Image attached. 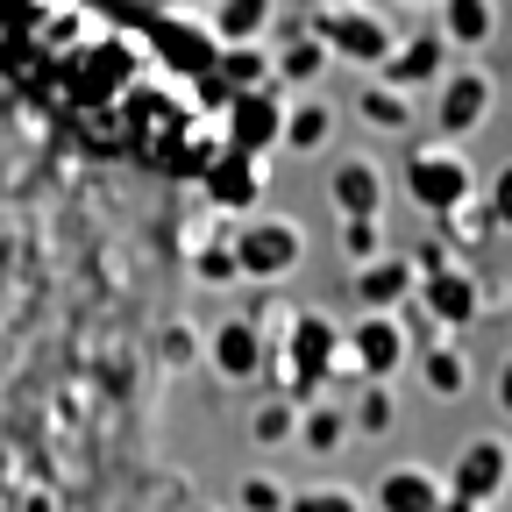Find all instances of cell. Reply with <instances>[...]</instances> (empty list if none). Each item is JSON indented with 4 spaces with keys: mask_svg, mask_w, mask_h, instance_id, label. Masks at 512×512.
Segmentation results:
<instances>
[{
    "mask_svg": "<svg viewBox=\"0 0 512 512\" xmlns=\"http://www.w3.org/2000/svg\"><path fill=\"white\" fill-rule=\"evenodd\" d=\"M285 363H292L285 399H292V406L320 399V384H328L335 370H349V363H342V328H335L328 313H292V328H285Z\"/></svg>",
    "mask_w": 512,
    "mask_h": 512,
    "instance_id": "1",
    "label": "cell"
},
{
    "mask_svg": "<svg viewBox=\"0 0 512 512\" xmlns=\"http://www.w3.org/2000/svg\"><path fill=\"white\" fill-rule=\"evenodd\" d=\"M420 285H413V299H420V313L434 320L441 335H463L470 320L484 313V292H477V278L463 271V264H448L441 249H420Z\"/></svg>",
    "mask_w": 512,
    "mask_h": 512,
    "instance_id": "2",
    "label": "cell"
},
{
    "mask_svg": "<svg viewBox=\"0 0 512 512\" xmlns=\"http://www.w3.org/2000/svg\"><path fill=\"white\" fill-rule=\"evenodd\" d=\"M406 192L427 207V214H456V207H470L477 200V171H470V157L463 150H448V143H434V150H413V164H406Z\"/></svg>",
    "mask_w": 512,
    "mask_h": 512,
    "instance_id": "3",
    "label": "cell"
},
{
    "mask_svg": "<svg viewBox=\"0 0 512 512\" xmlns=\"http://www.w3.org/2000/svg\"><path fill=\"white\" fill-rule=\"evenodd\" d=\"M228 249H235V271H242V278L271 285V278H292V271H299V256H306V235H299V221H278V214H264V221H242Z\"/></svg>",
    "mask_w": 512,
    "mask_h": 512,
    "instance_id": "4",
    "label": "cell"
},
{
    "mask_svg": "<svg viewBox=\"0 0 512 512\" xmlns=\"http://www.w3.org/2000/svg\"><path fill=\"white\" fill-rule=\"evenodd\" d=\"M441 484L456 491V498H470V505H498L505 484H512V441L505 434H470L456 448V463H448Z\"/></svg>",
    "mask_w": 512,
    "mask_h": 512,
    "instance_id": "5",
    "label": "cell"
},
{
    "mask_svg": "<svg viewBox=\"0 0 512 512\" xmlns=\"http://www.w3.org/2000/svg\"><path fill=\"white\" fill-rule=\"evenodd\" d=\"M406 356H413V349H406L399 313H356V328L342 335V363L363 370V384H392Z\"/></svg>",
    "mask_w": 512,
    "mask_h": 512,
    "instance_id": "6",
    "label": "cell"
},
{
    "mask_svg": "<svg viewBox=\"0 0 512 512\" xmlns=\"http://www.w3.org/2000/svg\"><path fill=\"white\" fill-rule=\"evenodd\" d=\"M313 36H320V50L328 57H349V64H384L392 57V29H384L370 8H320L313 15Z\"/></svg>",
    "mask_w": 512,
    "mask_h": 512,
    "instance_id": "7",
    "label": "cell"
},
{
    "mask_svg": "<svg viewBox=\"0 0 512 512\" xmlns=\"http://www.w3.org/2000/svg\"><path fill=\"white\" fill-rule=\"evenodd\" d=\"M491 79L484 72H448L441 79V100H434V128H441V136L448 143H463V136H477V128L491 121Z\"/></svg>",
    "mask_w": 512,
    "mask_h": 512,
    "instance_id": "8",
    "label": "cell"
},
{
    "mask_svg": "<svg viewBox=\"0 0 512 512\" xmlns=\"http://www.w3.org/2000/svg\"><path fill=\"white\" fill-rule=\"evenodd\" d=\"M441 498H448V484L427 463H392V470L370 484V505L377 512H441Z\"/></svg>",
    "mask_w": 512,
    "mask_h": 512,
    "instance_id": "9",
    "label": "cell"
},
{
    "mask_svg": "<svg viewBox=\"0 0 512 512\" xmlns=\"http://www.w3.org/2000/svg\"><path fill=\"white\" fill-rule=\"evenodd\" d=\"M328 200H335L342 221H377L384 214V171L370 157H342L328 171Z\"/></svg>",
    "mask_w": 512,
    "mask_h": 512,
    "instance_id": "10",
    "label": "cell"
},
{
    "mask_svg": "<svg viewBox=\"0 0 512 512\" xmlns=\"http://www.w3.org/2000/svg\"><path fill=\"white\" fill-rule=\"evenodd\" d=\"M228 136H235V157H264L271 143H285V107H278V93H242L235 100V114H228Z\"/></svg>",
    "mask_w": 512,
    "mask_h": 512,
    "instance_id": "11",
    "label": "cell"
},
{
    "mask_svg": "<svg viewBox=\"0 0 512 512\" xmlns=\"http://www.w3.org/2000/svg\"><path fill=\"white\" fill-rule=\"evenodd\" d=\"M413 285H420V271L406 264V256H377V264L356 271V306L363 313H399L413 299Z\"/></svg>",
    "mask_w": 512,
    "mask_h": 512,
    "instance_id": "12",
    "label": "cell"
},
{
    "mask_svg": "<svg viewBox=\"0 0 512 512\" xmlns=\"http://www.w3.org/2000/svg\"><path fill=\"white\" fill-rule=\"evenodd\" d=\"M441 64H448V43L441 36H413V43H392V57L377 64V86H392V93H413L427 79H441Z\"/></svg>",
    "mask_w": 512,
    "mask_h": 512,
    "instance_id": "13",
    "label": "cell"
},
{
    "mask_svg": "<svg viewBox=\"0 0 512 512\" xmlns=\"http://www.w3.org/2000/svg\"><path fill=\"white\" fill-rule=\"evenodd\" d=\"M207 363H214L228 384H249L256 363H264V335H256V320H221L214 342H207Z\"/></svg>",
    "mask_w": 512,
    "mask_h": 512,
    "instance_id": "14",
    "label": "cell"
},
{
    "mask_svg": "<svg viewBox=\"0 0 512 512\" xmlns=\"http://www.w3.org/2000/svg\"><path fill=\"white\" fill-rule=\"evenodd\" d=\"M292 441L306 448V456H342V448H349V406H335L328 392L306 399V406H299V434H292Z\"/></svg>",
    "mask_w": 512,
    "mask_h": 512,
    "instance_id": "15",
    "label": "cell"
},
{
    "mask_svg": "<svg viewBox=\"0 0 512 512\" xmlns=\"http://www.w3.org/2000/svg\"><path fill=\"white\" fill-rule=\"evenodd\" d=\"M441 8V43L448 50H477V43H491V29H498V8L491 0H434Z\"/></svg>",
    "mask_w": 512,
    "mask_h": 512,
    "instance_id": "16",
    "label": "cell"
},
{
    "mask_svg": "<svg viewBox=\"0 0 512 512\" xmlns=\"http://www.w3.org/2000/svg\"><path fill=\"white\" fill-rule=\"evenodd\" d=\"M420 377H427L434 399H463L470 392V356L456 342H434V349H420Z\"/></svg>",
    "mask_w": 512,
    "mask_h": 512,
    "instance_id": "17",
    "label": "cell"
},
{
    "mask_svg": "<svg viewBox=\"0 0 512 512\" xmlns=\"http://www.w3.org/2000/svg\"><path fill=\"white\" fill-rule=\"evenodd\" d=\"M271 72H278L285 86H313L320 72H328V50H320V36H313V29H292V36H285V50L271 57Z\"/></svg>",
    "mask_w": 512,
    "mask_h": 512,
    "instance_id": "18",
    "label": "cell"
},
{
    "mask_svg": "<svg viewBox=\"0 0 512 512\" xmlns=\"http://www.w3.org/2000/svg\"><path fill=\"white\" fill-rule=\"evenodd\" d=\"M392 420H399V399H392V384H356L349 434H392Z\"/></svg>",
    "mask_w": 512,
    "mask_h": 512,
    "instance_id": "19",
    "label": "cell"
},
{
    "mask_svg": "<svg viewBox=\"0 0 512 512\" xmlns=\"http://www.w3.org/2000/svg\"><path fill=\"white\" fill-rule=\"evenodd\" d=\"M214 29H221V43H256L271 29V0H221Z\"/></svg>",
    "mask_w": 512,
    "mask_h": 512,
    "instance_id": "20",
    "label": "cell"
},
{
    "mask_svg": "<svg viewBox=\"0 0 512 512\" xmlns=\"http://www.w3.org/2000/svg\"><path fill=\"white\" fill-rule=\"evenodd\" d=\"M356 114H363L370 128H384V136H406V128H413V100L392 93V86H370V93L356 100Z\"/></svg>",
    "mask_w": 512,
    "mask_h": 512,
    "instance_id": "21",
    "label": "cell"
},
{
    "mask_svg": "<svg viewBox=\"0 0 512 512\" xmlns=\"http://www.w3.org/2000/svg\"><path fill=\"white\" fill-rule=\"evenodd\" d=\"M249 434H256V448H285L292 434H299V406L278 392V399H264V406H256L249 413Z\"/></svg>",
    "mask_w": 512,
    "mask_h": 512,
    "instance_id": "22",
    "label": "cell"
},
{
    "mask_svg": "<svg viewBox=\"0 0 512 512\" xmlns=\"http://www.w3.org/2000/svg\"><path fill=\"white\" fill-rule=\"evenodd\" d=\"M328 128H335V114L320 107V100L285 107V143H292V150H320V143H328Z\"/></svg>",
    "mask_w": 512,
    "mask_h": 512,
    "instance_id": "23",
    "label": "cell"
},
{
    "mask_svg": "<svg viewBox=\"0 0 512 512\" xmlns=\"http://www.w3.org/2000/svg\"><path fill=\"white\" fill-rule=\"evenodd\" d=\"M285 498H292V491H285L271 470H249V477L235 484V512H285Z\"/></svg>",
    "mask_w": 512,
    "mask_h": 512,
    "instance_id": "24",
    "label": "cell"
},
{
    "mask_svg": "<svg viewBox=\"0 0 512 512\" xmlns=\"http://www.w3.org/2000/svg\"><path fill=\"white\" fill-rule=\"evenodd\" d=\"M285 512H370V505L356 491H342V484H313V491H292Z\"/></svg>",
    "mask_w": 512,
    "mask_h": 512,
    "instance_id": "25",
    "label": "cell"
},
{
    "mask_svg": "<svg viewBox=\"0 0 512 512\" xmlns=\"http://www.w3.org/2000/svg\"><path fill=\"white\" fill-rule=\"evenodd\" d=\"M342 256H349L356 271L377 264V256H384V228L377 221H342Z\"/></svg>",
    "mask_w": 512,
    "mask_h": 512,
    "instance_id": "26",
    "label": "cell"
},
{
    "mask_svg": "<svg viewBox=\"0 0 512 512\" xmlns=\"http://www.w3.org/2000/svg\"><path fill=\"white\" fill-rule=\"evenodd\" d=\"M498 221H491V207L484 200H470V207H456V214H448V235H456V242H484Z\"/></svg>",
    "mask_w": 512,
    "mask_h": 512,
    "instance_id": "27",
    "label": "cell"
},
{
    "mask_svg": "<svg viewBox=\"0 0 512 512\" xmlns=\"http://www.w3.org/2000/svg\"><path fill=\"white\" fill-rule=\"evenodd\" d=\"M228 72L256 93V86H264V72H271V57H264V50H249V43H235V50H228Z\"/></svg>",
    "mask_w": 512,
    "mask_h": 512,
    "instance_id": "28",
    "label": "cell"
},
{
    "mask_svg": "<svg viewBox=\"0 0 512 512\" xmlns=\"http://www.w3.org/2000/svg\"><path fill=\"white\" fill-rule=\"evenodd\" d=\"M200 278H207V285H235V278H242V271H235V249H228V242L200 249Z\"/></svg>",
    "mask_w": 512,
    "mask_h": 512,
    "instance_id": "29",
    "label": "cell"
},
{
    "mask_svg": "<svg viewBox=\"0 0 512 512\" xmlns=\"http://www.w3.org/2000/svg\"><path fill=\"white\" fill-rule=\"evenodd\" d=\"M192 356H200V328H192V320L164 328V363H192Z\"/></svg>",
    "mask_w": 512,
    "mask_h": 512,
    "instance_id": "30",
    "label": "cell"
},
{
    "mask_svg": "<svg viewBox=\"0 0 512 512\" xmlns=\"http://www.w3.org/2000/svg\"><path fill=\"white\" fill-rule=\"evenodd\" d=\"M484 207H491V221H498V228L512 235V164H505V171L491 178V200H484Z\"/></svg>",
    "mask_w": 512,
    "mask_h": 512,
    "instance_id": "31",
    "label": "cell"
},
{
    "mask_svg": "<svg viewBox=\"0 0 512 512\" xmlns=\"http://www.w3.org/2000/svg\"><path fill=\"white\" fill-rule=\"evenodd\" d=\"M491 399H498V413L512 420V349H505V363H498V377H491Z\"/></svg>",
    "mask_w": 512,
    "mask_h": 512,
    "instance_id": "32",
    "label": "cell"
},
{
    "mask_svg": "<svg viewBox=\"0 0 512 512\" xmlns=\"http://www.w3.org/2000/svg\"><path fill=\"white\" fill-rule=\"evenodd\" d=\"M441 512H484V505H470V498H456V491H448V498H441Z\"/></svg>",
    "mask_w": 512,
    "mask_h": 512,
    "instance_id": "33",
    "label": "cell"
},
{
    "mask_svg": "<svg viewBox=\"0 0 512 512\" xmlns=\"http://www.w3.org/2000/svg\"><path fill=\"white\" fill-rule=\"evenodd\" d=\"M157 8H200V0H157Z\"/></svg>",
    "mask_w": 512,
    "mask_h": 512,
    "instance_id": "34",
    "label": "cell"
},
{
    "mask_svg": "<svg viewBox=\"0 0 512 512\" xmlns=\"http://www.w3.org/2000/svg\"><path fill=\"white\" fill-rule=\"evenodd\" d=\"M185 512H221V505H185Z\"/></svg>",
    "mask_w": 512,
    "mask_h": 512,
    "instance_id": "35",
    "label": "cell"
},
{
    "mask_svg": "<svg viewBox=\"0 0 512 512\" xmlns=\"http://www.w3.org/2000/svg\"><path fill=\"white\" fill-rule=\"evenodd\" d=\"M320 8H349V0H320Z\"/></svg>",
    "mask_w": 512,
    "mask_h": 512,
    "instance_id": "36",
    "label": "cell"
},
{
    "mask_svg": "<svg viewBox=\"0 0 512 512\" xmlns=\"http://www.w3.org/2000/svg\"><path fill=\"white\" fill-rule=\"evenodd\" d=\"M406 8H427V0H406Z\"/></svg>",
    "mask_w": 512,
    "mask_h": 512,
    "instance_id": "37",
    "label": "cell"
},
{
    "mask_svg": "<svg viewBox=\"0 0 512 512\" xmlns=\"http://www.w3.org/2000/svg\"><path fill=\"white\" fill-rule=\"evenodd\" d=\"M484 512H491V505H484Z\"/></svg>",
    "mask_w": 512,
    "mask_h": 512,
    "instance_id": "38",
    "label": "cell"
}]
</instances>
